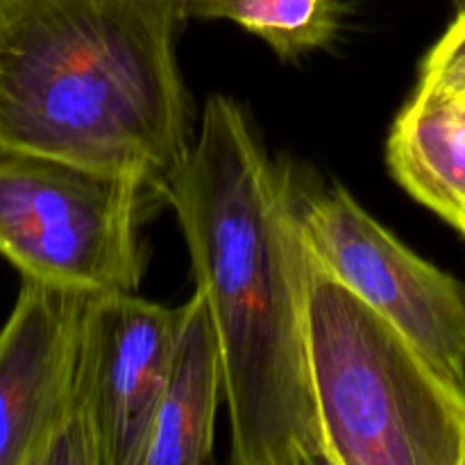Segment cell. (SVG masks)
<instances>
[{"label": "cell", "mask_w": 465, "mask_h": 465, "mask_svg": "<svg viewBox=\"0 0 465 465\" xmlns=\"http://www.w3.org/2000/svg\"><path fill=\"white\" fill-rule=\"evenodd\" d=\"M225 363L236 465H330L309 371L298 204L243 109L212 95L168 186Z\"/></svg>", "instance_id": "1"}, {"label": "cell", "mask_w": 465, "mask_h": 465, "mask_svg": "<svg viewBox=\"0 0 465 465\" xmlns=\"http://www.w3.org/2000/svg\"><path fill=\"white\" fill-rule=\"evenodd\" d=\"M186 0H0V154L59 159L166 198L191 150Z\"/></svg>", "instance_id": "2"}, {"label": "cell", "mask_w": 465, "mask_h": 465, "mask_svg": "<svg viewBox=\"0 0 465 465\" xmlns=\"http://www.w3.org/2000/svg\"><path fill=\"white\" fill-rule=\"evenodd\" d=\"M307 339L330 465H465V389L312 252Z\"/></svg>", "instance_id": "3"}, {"label": "cell", "mask_w": 465, "mask_h": 465, "mask_svg": "<svg viewBox=\"0 0 465 465\" xmlns=\"http://www.w3.org/2000/svg\"><path fill=\"white\" fill-rule=\"evenodd\" d=\"M143 182L59 159L0 154V257L23 280L134 293L143 275Z\"/></svg>", "instance_id": "4"}, {"label": "cell", "mask_w": 465, "mask_h": 465, "mask_svg": "<svg viewBox=\"0 0 465 465\" xmlns=\"http://www.w3.org/2000/svg\"><path fill=\"white\" fill-rule=\"evenodd\" d=\"M309 252L465 389V286L418 257L341 186L295 195Z\"/></svg>", "instance_id": "5"}, {"label": "cell", "mask_w": 465, "mask_h": 465, "mask_svg": "<svg viewBox=\"0 0 465 465\" xmlns=\"http://www.w3.org/2000/svg\"><path fill=\"white\" fill-rule=\"evenodd\" d=\"M182 307L91 295L68 422L91 427L103 465H143Z\"/></svg>", "instance_id": "6"}, {"label": "cell", "mask_w": 465, "mask_h": 465, "mask_svg": "<svg viewBox=\"0 0 465 465\" xmlns=\"http://www.w3.org/2000/svg\"><path fill=\"white\" fill-rule=\"evenodd\" d=\"M91 295L23 280L0 330V465H41L71 411Z\"/></svg>", "instance_id": "7"}, {"label": "cell", "mask_w": 465, "mask_h": 465, "mask_svg": "<svg viewBox=\"0 0 465 465\" xmlns=\"http://www.w3.org/2000/svg\"><path fill=\"white\" fill-rule=\"evenodd\" d=\"M225 398V363L207 295L195 286L182 304L180 327L154 411L143 465L212 461L213 430Z\"/></svg>", "instance_id": "8"}, {"label": "cell", "mask_w": 465, "mask_h": 465, "mask_svg": "<svg viewBox=\"0 0 465 465\" xmlns=\"http://www.w3.org/2000/svg\"><path fill=\"white\" fill-rule=\"evenodd\" d=\"M395 180L425 207L452 223L465 207V98L418 86L389 136Z\"/></svg>", "instance_id": "9"}, {"label": "cell", "mask_w": 465, "mask_h": 465, "mask_svg": "<svg viewBox=\"0 0 465 465\" xmlns=\"http://www.w3.org/2000/svg\"><path fill=\"white\" fill-rule=\"evenodd\" d=\"M189 16L232 21L262 36L280 57L327 48L343 23L341 0H186Z\"/></svg>", "instance_id": "10"}, {"label": "cell", "mask_w": 465, "mask_h": 465, "mask_svg": "<svg viewBox=\"0 0 465 465\" xmlns=\"http://www.w3.org/2000/svg\"><path fill=\"white\" fill-rule=\"evenodd\" d=\"M420 84L443 86V89L465 84V9L427 54Z\"/></svg>", "instance_id": "11"}, {"label": "cell", "mask_w": 465, "mask_h": 465, "mask_svg": "<svg viewBox=\"0 0 465 465\" xmlns=\"http://www.w3.org/2000/svg\"><path fill=\"white\" fill-rule=\"evenodd\" d=\"M452 225L457 227V230L461 232V234L465 236V207L461 209V212L457 213V218H454V221H452Z\"/></svg>", "instance_id": "12"}, {"label": "cell", "mask_w": 465, "mask_h": 465, "mask_svg": "<svg viewBox=\"0 0 465 465\" xmlns=\"http://www.w3.org/2000/svg\"><path fill=\"white\" fill-rule=\"evenodd\" d=\"M440 89H443V86H440ZM452 91H459V94H461L463 98H465V84H461V86H454Z\"/></svg>", "instance_id": "13"}]
</instances>
